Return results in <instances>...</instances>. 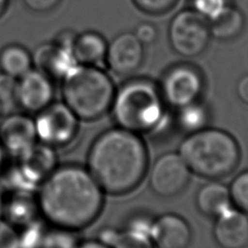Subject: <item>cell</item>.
<instances>
[{
	"instance_id": "6da1fadb",
	"label": "cell",
	"mask_w": 248,
	"mask_h": 248,
	"mask_svg": "<svg viewBox=\"0 0 248 248\" xmlns=\"http://www.w3.org/2000/svg\"><path fill=\"white\" fill-rule=\"evenodd\" d=\"M35 196L44 221L70 232L93 223L104 203V191L87 168L72 163L58 164L39 184Z\"/></svg>"
},
{
	"instance_id": "7a4b0ae2",
	"label": "cell",
	"mask_w": 248,
	"mask_h": 248,
	"mask_svg": "<svg viewBox=\"0 0 248 248\" xmlns=\"http://www.w3.org/2000/svg\"><path fill=\"white\" fill-rule=\"evenodd\" d=\"M148 154L137 133L117 127L100 134L87 153L86 168L104 193L123 195L145 175Z\"/></svg>"
},
{
	"instance_id": "3957f363",
	"label": "cell",
	"mask_w": 248,
	"mask_h": 248,
	"mask_svg": "<svg viewBox=\"0 0 248 248\" xmlns=\"http://www.w3.org/2000/svg\"><path fill=\"white\" fill-rule=\"evenodd\" d=\"M178 153L191 172L209 179L229 175L240 160L235 139L217 128L205 127L188 134L179 144Z\"/></svg>"
},
{
	"instance_id": "277c9868",
	"label": "cell",
	"mask_w": 248,
	"mask_h": 248,
	"mask_svg": "<svg viewBox=\"0 0 248 248\" xmlns=\"http://www.w3.org/2000/svg\"><path fill=\"white\" fill-rule=\"evenodd\" d=\"M164 100L148 79H132L115 91L111 105L118 127L134 133L154 132L165 122Z\"/></svg>"
},
{
	"instance_id": "5b68a950",
	"label": "cell",
	"mask_w": 248,
	"mask_h": 248,
	"mask_svg": "<svg viewBox=\"0 0 248 248\" xmlns=\"http://www.w3.org/2000/svg\"><path fill=\"white\" fill-rule=\"evenodd\" d=\"M61 81L62 101L79 120H96L111 108L113 81L97 66L77 65Z\"/></svg>"
},
{
	"instance_id": "8992f818",
	"label": "cell",
	"mask_w": 248,
	"mask_h": 248,
	"mask_svg": "<svg viewBox=\"0 0 248 248\" xmlns=\"http://www.w3.org/2000/svg\"><path fill=\"white\" fill-rule=\"evenodd\" d=\"M79 121L63 101H53L34 117L37 140L53 148L67 146L77 138Z\"/></svg>"
},
{
	"instance_id": "52a82bcc",
	"label": "cell",
	"mask_w": 248,
	"mask_h": 248,
	"mask_svg": "<svg viewBox=\"0 0 248 248\" xmlns=\"http://www.w3.org/2000/svg\"><path fill=\"white\" fill-rule=\"evenodd\" d=\"M208 20L195 10L178 13L171 20L169 39L172 48L185 57L200 55L210 40Z\"/></svg>"
},
{
	"instance_id": "ba28073f",
	"label": "cell",
	"mask_w": 248,
	"mask_h": 248,
	"mask_svg": "<svg viewBox=\"0 0 248 248\" xmlns=\"http://www.w3.org/2000/svg\"><path fill=\"white\" fill-rule=\"evenodd\" d=\"M191 170L178 152L161 155L149 172V186L158 196L169 198L179 194L188 184Z\"/></svg>"
},
{
	"instance_id": "9c48e42d",
	"label": "cell",
	"mask_w": 248,
	"mask_h": 248,
	"mask_svg": "<svg viewBox=\"0 0 248 248\" xmlns=\"http://www.w3.org/2000/svg\"><path fill=\"white\" fill-rule=\"evenodd\" d=\"M202 90V78L199 71L189 65H178L164 76L160 93L164 102L178 108L198 101Z\"/></svg>"
},
{
	"instance_id": "30bf717a",
	"label": "cell",
	"mask_w": 248,
	"mask_h": 248,
	"mask_svg": "<svg viewBox=\"0 0 248 248\" xmlns=\"http://www.w3.org/2000/svg\"><path fill=\"white\" fill-rule=\"evenodd\" d=\"M16 98L18 108L26 113H37L53 102L52 78L33 68L17 78Z\"/></svg>"
},
{
	"instance_id": "8fae6325",
	"label": "cell",
	"mask_w": 248,
	"mask_h": 248,
	"mask_svg": "<svg viewBox=\"0 0 248 248\" xmlns=\"http://www.w3.org/2000/svg\"><path fill=\"white\" fill-rule=\"evenodd\" d=\"M37 141L34 118L29 113L15 111L4 116L0 123V143L7 154L18 158Z\"/></svg>"
},
{
	"instance_id": "7c38bea8",
	"label": "cell",
	"mask_w": 248,
	"mask_h": 248,
	"mask_svg": "<svg viewBox=\"0 0 248 248\" xmlns=\"http://www.w3.org/2000/svg\"><path fill=\"white\" fill-rule=\"evenodd\" d=\"M109 70L118 76L136 72L143 60V45L134 33H122L108 45L106 58Z\"/></svg>"
},
{
	"instance_id": "4fadbf2b",
	"label": "cell",
	"mask_w": 248,
	"mask_h": 248,
	"mask_svg": "<svg viewBox=\"0 0 248 248\" xmlns=\"http://www.w3.org/2000/svg\"><path fill=\"white\" fill-rule=\"evenodd\" d=\"M213 235L221 248H245L248 246V215L231 206L215 217Z\"/></svg>"
},
{
	"instance_id": "5bb4252c",
	"label": "cell",
	"mask_w": 248,
	"mask_h": 248,
	"mask_svg": "<svg viewBox=\"0 0 248 248\" xmlns=\"http://www.w3.org/2000/svg\"><path fill=\"white\" fill-rule=\"evenodd\" d=\"M191 237L189 224L177 214L166 213L153 220L151 241L154 248H187Z\"/></svg>"
},
{
	"instance_id": "9a60e30c",
	"label": "cell",
	"mask_w": 248,
	"mask_h": 248,
	"mask_svg": "<svg viewBox=\"0 0 248 248\" xmlns=\"http://www.w3.org/2000/svg\"><path fill=\"white\" fill-rule=\"evenodd\" d=\"M32 59L33 67L52 79L62 80L71 70L78 65L72 49L54 42L39 46L32 54Z\"/></svg>"
},
{
	"instance_id": "2e32d148",
	"label": "cell",
	"mask_w": 248,
	"mask_h": 248,
	"mask_svg": "<svg viewBox=\"0 0 248 248\" xmlns=\"http://www.w3.org/2000/svg\"><path fill=\"white\" fill-rule=\"evenodd\" d=\"M17 160L16 165L20 171L37 188L58 166L55 148L40 141H37Z\"/></svg>"
},
{
	"instance_id": "e0dca14e",
	"label": "cell",
	"mask_w": 248,
	"mask_h": 248,
	"mask_svg": "<svg viewBox=\"0 0 248 248\" xmlns=\"http://www.w3.org/2000/svg\"><path fill=\"white\" fill-rule=\"evenodd\" d=\"M39 209L33 192H12L6 198L3 218L15 227H24L35 221Z\"/></svg>"
},
{
	"instance_id": "ac0fdd59",
	"label": "cell",
	"mask_w": 248,
	"mask_h": 248,
	"mask_svg": "<svg viewBox=\"0 0 248 248\" xmlns=\"http://www.w3.org/2000/svg\"><path fill=\"white\" fill-rule=\"evenodd\" d=\"M108 44L105 38L94 31L77 34L72 51L78 65L97 66L106 58Z\"/></svg>"
},
{
	"instance_id": "d6986e66",
	"label": "cell",
	"mask_w": 248,
	"mask_h": 248,
	"mask_svg": "<svg viewBox=\"0 0 248 248\" xmlns=\"http://www.w3.org/2000/svg\"><path fill=\"white\" fill-rule=\"evenodd\" d=\"M196 204L203 215L217 217L232 206L229 187L217 181L202 185L197 192Z\"/></svg>"
},
{
	"instance_id": "ffe728a7",
	"label": "cell",
	"mask_w": 248,
	"mask_h": 248,
	"mask_svg": "<svg viewBox=\"0 0 248 248\" xmlns=\"http://www.w3.org/2000/svg\"><path fill=\"white\" fill-rule=\"evenodd\" d=\"M33 68L32 54L24 46L17 44H10L1 49V73L17 79Z\"/></svg>"
},
{
	"instance_id": "44dd1931",
	"label": "cell",
	"mask_w": 248,
	"mask_h": 248,
	"mask_svg": "<svg viewBox=\"0 0 248 248\" xmlns=\"http://www.w3.org/2000/svg\"><path fill=\"white\" fill-rule=\"evenodd\" d=\"M208 22L211 36L219 40H230L242 31L244 17L236 8L227 5Z\"/></svg>"
},
{
	"instance_id": "7402d4cb",
	"label": "cell",
	"mask_w": 248,
	"mask_h": 248,
	"mask_svg": "<svg viewBox=\"0 0 248 248\" xmlns=\"http://www.w3.org/2000/svg\"><path fill=\"white\" fill-rule=\"evenodd\" d=\"M97 239L110 248H154L151 240L110 227L102 229Z\"/></svg>"
},
{
	"instance_id": "603a6c76",
	"label": "cell",
	"mask_w": 248,
	"mask_h": 248,
	"mask_svg": "<svg viewBox=\"0 0 248 248\" xmlns=\"http://www.w3.org/2000/svg\"><path fill=\"white\" fill-rule=\"evenodd\" d=\"M207 121V109L198 101L182 106L177 108V126L187 134H191L205 128Z\"/></svg>"
},
{
	"instance_id": "cb8c5ba5",
	"label": "cell",
	"mask_w": 248,
	"mask_h": 248,
	"mask_svg": "<svg viewBox=\"0 0 248 248\" xmlns=\"http://www.w3.org/2000/svg\"><path fill=\"white\" fill-rule=\"evenodd\" d=\"M16 83V78L0 73V116H5L17 110Z\"/></svg>"
},
{
	"instance_id": "d4e9b609",
	"label": "cell",
	"mask_w": 248,
	"mask_h": 248,
	"mask_svg": "<svg viewBox=\"0 0 248 248\" xmlns=\"http://www.w3.org/2000/svg\"><path fill=\"white\" fill-rule=\"evenodd\" d=\"M229 191L232 206L248 213V170L240 172L233 178Z\"/></svg>"
},
{
	"instance_id": "484cf974",
	"label": "cell",
	"mask_w": 248,
	"mask_h": 248,
	"mask_svg": "<svg viewBox=\"0 0 248 248\" xmlns=\"http://www.w3.org/2000/svg\"><path fill=\"white\" fill-rule=\"evenodd\" d=\"M152 223L153 219L144 215H139L131 218L124 230L137 236L151 240Z\"/></svg>"
},
{
	"instance_id": "4316f807",
	"label": "cell",
	"mask_w": 248,
	"mask_h": 248,
	"mask_svg": "<svg viewBox=\"0 0 248 248\" xmlns=\"http://www.w3.org/2000/svg\"><path fill=\"white\" fill-rule=\"evenodd\" d=\"M19 232L13 224L4 218L0 219V248H19Z\"/></svg>"
},
{
	"instance_id": "83f0119b",
	"label": "cell",
	"mask_w": 248,
	"mask_h": 248,
	"mask_svg": "<svg viewBox=\"0 0 248 248\" xmlns=\"http://www.w3.org/2000/svg\"><path fill=\"white\" fill-rule=\"evenodd\" d=\"M136 6L148 15H163L170 11L178 0H133Z\"/></svg>"
},
{
	"instance_id": "f1b7e54d",
	"label": "cell",
	"mask_w": 248,
	"mask_h": 248,
	"mask_svg": "<svg viewBox=\"0 0 248 248\" xmlns=\"http://www.w3.org/2000/svg\"><path fill=\"white\" fill-rule=\"evenodd\" d=\"M194 10L208 21L214 18L226 6V0H193Z\"/></svg>"
},
{
	"instance_id": "f546056e",
	"label": "cell",
	"mask_w": 248,
	"mask_h": 248,
	"mask_svg": "<svg viewBox=\"0 0 248 248\" xmlns=\"http://www.w3.org/2000/svg\"><path fill=\"white\" fill-rule=\"evenodd\" d=\"M134 34L142 45H150L157 38V30L150 23H140Z\"/></svg>"
},
{
	"instance_id": "4dcf8cb0",
	"label": "cell",
	"mask_w": 248,
	"mask_h": 248,
	"mask_svg": "<svg viewBox=\"0 0 248 248\" xmlns=\"http://www.w3.org/2000/svg\"><path fill=\"white\" fill-rule=\"evenodd\" d=\"M25 6L35 13H47L61 2V0H23Z\"/></svg>"
},
{
	"instance_id": "1f68e13d",
	"label": "cell",
	"mask_w": 248,
	"mask_h": 248,
	"mask_svg": "<svg viewBox=\"0 0 248 248\" xmlns=\"http://www.w3.org/2000/svg\"><path fill=\"white\" fill-rule=\"evenodd\" d=\"M236 93L241 102L248 105V75L242 77L236 85Z\"/></svg>"
},
{
	"instance_id": "d6a6232c",
	"label": "cell",
	"mask_w": 248,
	"mask_h": 248,
	"mask_svg": "<svg viewBox=\"0 0 248 248\" xmlns=\"http://www.w3.org/2000/svg\"><path fill=\"white\" fill-rule=\"evenodd\" d=\"M74 248H110L99 239H88L80 242H77Z\"/></svg>"
},
{
	"instance_id": "836d02e7",
	"label": "cell",
	"mask_w": 248,
	"mask_h": 248,
	"mask_svg": "<svg viewBox=\"0 0 248 248\" xmlns=\"http://www.w3.org/2000/svg\"><path fill=\"white\" fill-rule=\"evenodd\" d=\"M5 202H6V194H5L3 186L0 184V219L3 218V216H4Z\"/></svg>"
},
{
	"instance_id": "e575fe53",
	"label": "cell",
	"mask_w": 248,
	"mask_h": 248,
	"mask_svg": "<svg viewBox=\"0 0 248 248\" xmlns=\"http://www.w3.org/2000/svg\"><path fill=\"white\" fill-rule=\"evenodd\" d=\"M7 152L5 151V149L3 148V146L0 143V170H4V168L6 167V157H7Z\"/></svg>"
},
{
	"instance_id": "d590c367",
	"label": "cell",
	"mask_w": 248,
	"mask_h": 248,
	"mask_svg": "<svg viewBox=\"0 0 248 248\" xmlns=\"http://www.w3.org/2000/svg\"><path fill=\"white\" fill-rule=\"evenodd\" d=\"M9 4H10V0H0V18L7 12Z\"/></svg>"
}]
</instances>
